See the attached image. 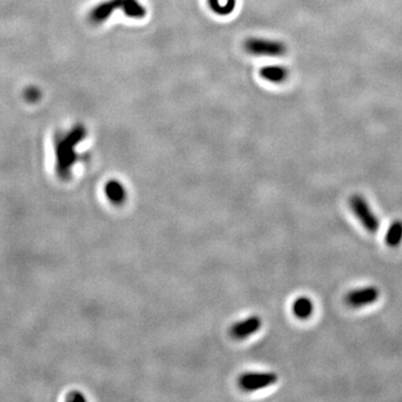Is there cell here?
<instances>
[{
  "mask_svg": "<svg viewBox=\"0 0 402 402\" xmlns=\"http://www.w3.org/2000/svg\"><path fill=\"white\" fill-rule=\"evenodd\" d=\"M244 49L256 57H282L288 52L285 44L265 37H248L244 42Z\"/></svg>",
  "mask_w": 402,
  "mask_h": 402,
  "instance_id": "3957f363",
  "label": "cell"
},
{
  "mask_svg": "<svg viewBox=\"0 0 402 402\" xmlns=\"http://www.w3.org/2000/svg\"><path fill=\"white\" fill-rule=\"evenodd\" d=\"M88 136V130L83 124H75L72 129L59 134L55 142V169L61 180H69L73 168L78 161L76 148Z\"/></svg>",
  "mask_w": 402,
  "mask_h": 402,
  "instance_id": "6da1fadb",
  "label": "cell"
},
{
  "mask_svg": "<svg viewBox=\"0 0 402 402\" xmlns=\"http://www.w3.org/2000/svg\"><path fill=\"white\" fill-rule=\"evenodd\" d=\"M207 5L213 15L228 17L234 13L237 0H207Z\"/></svg>",
  "mask_w": 402,
  "mask_h": 402,
  "instance_id": "30bf717a",
  "label": "cell"
},
{
  "mask_svg": "<svg viewBox=\"0 0 402 402\" xmlns=\"http://www.w3.org/2000/svg\"><path fill=\"white\" fill-rule=\"evenodd\" d=\"M117 11L136 20H142L148 15L147 7L141 0H104L88 11V20L92 25H101Z\"/></svg>",
  "mask_w": 402,
  "mask_h": 402,
  "instance_id": "7a4b0ae2",
  "label": "cell"
},
{
  "mask_svg": "<svg viewBox=\"0 0 402 402\" xmlns=\"http://www.w3.org/2000/svg\"><path fill=\"white\" fill-rule=\"evenodd\" d=\"M379 295L380 293L378 288L374 286H367L351 290L350 293L346 294L345 303L351 307H362L378 301Z\"/></svg>",
  "mask_w": 402,
  "mask_h": 402,
  "instance_id": "8992f818",
  "label": "cell"
},
{
  "mask_svg": "<svg viewBox=\"0 0 402 402\" xmlns=\"http://www.w3.org/2000/svg\"><path fill=\"white\" fill-rule=\"evenodd\" d=\"M85 400H86L85 397H84V396H83V394L78 391L71 392V394H69V396H67V397H66V401H72V402L82 401V402H84V401H85Z\"/></svg>",
  "mask_w": 402,
  "mask_h": 402,
  "instance_id": "5bb4252c",
  "label": "cell"
},
{
  "mask_svg": "<svg viewBox=\"0 0 402 402\" xmlns=\"http://www.w3.org/2000/svg\"><path fill=\"white\" fill-rule=\"evenodd\" d=\"M313 311H314V304L309 297H305V296H302L299 299H296L294 301L293 305H292V312L293 314L295 315L297 319H301V320H307L313 314Z\"/></svg>",
  "mask_w": 402,
  "mask_h": 402,
  "instance_id": "8fae6325",
  "label": "cell"
},
{
  "mask_svg": "<svg viewBox=\"0 0 402 402\" xmlns=\"http://www.w3.org/2000/svg\"><path fill=\"white\" fill-rule=\"evenodd\" d=\"M104 194L113 205H122L128 198L126 187L117 180H109L104 186Z\"/></svg>",
  "mask_w": 402,
  "mask_h": 402,
  "instance_id": "9c48e42d",
  "label": "cell"
},
{
  "mask_svg": "<svg viewBox=\"0 0 402 402\" xmlns=\"http://www.w3.org/2000/svg\"><path fill=\"white\" fill-rule=\"evenodd\" d=\"M40 96H42V93H40V90L37 88H35V86H30V88H27L24 92V99L26 100L28 103H36V102L40 101Z\"/></svg>",
  "mask_w": 402,
  "mask_h": 402,
  "instance_id": "4fadbf2b",
  "label": "cell"
},
{
  "mask_svg": "<svg viewBox=\"0 0 402 402\" xmlns=\"http://www.w3.org/2000/svg\"><path fill=\"white\" fill-rule=\"evenodd\" d=\"M261 328V317H247L245 320L240 321L235 323L230 328V336L237 340L248 338V336H254V334Z\"/></svg>",
  "mask_w": 402,
  "mask_h": 402,
  "instance_id": "52a82bcc",
  "label": "cell"
},
{
  "mask_svg": "<svg viewBox=\"0 0 402 402\" xmlns=\"http://www.w3.org/2000/svg\"><path fill=\"white\" fill-rule=\"evenodd\" d=\"M402 242V221L396 220L386 230V244L389 247H398Z\"/></svg>",
  "mask_w": 402,
  "mask_h": 402,
  "instance_id": "7c38bea8",
  "label": "cell"
},
{
  "mask_svg": "<svg viewBox=\"0 0 402 402\" xmlns=\"http://www.w3.org/2000/svg\"><path fill=\"white\" fill-rule=\"evenodd\" d=\"M288 69L280 65H267L259 69V76L272 84H282L288 78Z\"/></svg>",
  "mask_w": 402,
  "mask_h": 402,
  "instance_id": "ba28073f",
  "label": "cell"
},
{
  "mask_svg": "<svg viewBox=\"0 0 402 402\" xmlns=\"http://www.w3.org/2000/svg\"><path fill=\"white\" fill-rule=\"evenodd\" d=\"M350 207L365 230L370 232H378L380 228V221L376 213H373L368 201L362 196H352L350 199Z\"/></svg>",
  "mask_w": 402,
  "mask_h": 402,
  "instance_id": "277c9868",
  "label": "cell"
},
{
  "mask_svg": "<svg viewBox=\"0 0 402 402\" xmlns=\"http://www.w3.org/2000/svg\"><path fill=\"white\" fill-rule=\"evenodd\" d=\"M278 380V377L273 372H246L238 379V384L245 391H257L265 389Z\"/></svg>",
  "mask_w": 402,
  "mask_h": 402,
  "instance_id": "5b68a950",
  "label": "cell"
}]
</instances>
